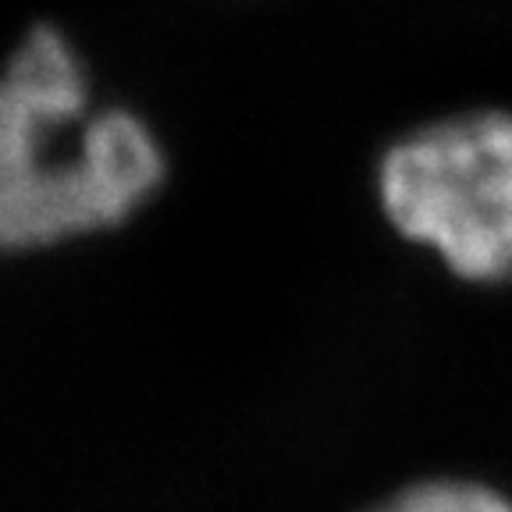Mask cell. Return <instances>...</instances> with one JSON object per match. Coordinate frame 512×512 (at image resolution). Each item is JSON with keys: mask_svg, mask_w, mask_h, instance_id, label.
I'll return each instance as SVG.
<instances>
[{"mask_svg": "<svg viewBox=\"0 0 512 512\" xmlns=\"http://www.w3.org/2000/svg\"><path fill=\"white\" fill-rule=\"evenodd\" d=\"M157 136L125 107H93L89 75L54 25L0 72V256L118 228L164 185Z\"/></svg>", "mask_w": 512, "mask_h": 512, "instance_id": "6da1fadb", "label": "cell"}, {"mask_svg": "<svg viewBox=\"0 0 512 512\" xmlns=\"http://www.w3.org/2000/svg\"><path fill=\"white\" fill-rule=\"evenodd\" d=\"M395 232L470 285L512 281V111L448 114L395 139L377 164Z\"/></svg>", "mask_w": 512, "mask_h": 512, "instance_id": "7a4b0ae2", "label": "cell"}, {"mask_svg": "<svg viewBox=\"0 0 512 512\" xmlns=\"http://www.w3.org/2000/svg\"><path fill=\"white\" fill-rule=\"evenodd\" d=\"M367 512H512V498L480 480H416Z\"/></svg>", "mask_w": 512, "mask_h": 512, "instance_id": "3957f363", "label": "cell"}]
</instances>
